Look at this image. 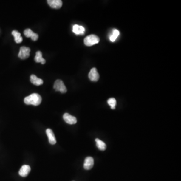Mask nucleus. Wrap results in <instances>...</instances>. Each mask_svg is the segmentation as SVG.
I'll return each mask as SVG.
<instances>
[{"label":"nucleus","instance_id":"nucleus-8","mask_svg":"<svg viewBox=\"0 0 181 181\" xmlns=\"http://www.w3.org/2000/svg\"><path fill=\"white\" fill-rule=\"evenodd\" d=\"M24 35L27 38L31 37L33 41H36L38 39V35L33 32L30 29H26L24 31Z\"/></svg>","mask_w":181,"mask_h":181},{"label":"nucleus","instance_id":"nucleus-5","mask_svg":"<svg viewBox=\"0 0 181 181\" xmlns=\"http://www.w3.org/2000/svg\"><path fill=\"white\" fill-rule=\"evenodd\" d=\"M99 74L96 68H93L91 69L89 74V78L93 82H97L99 79Z\"/></svg>","mask_w":181,"mask_h":181},{"label":"nucleus","instance_id":"nucleus-10","mask_svg":"<svg viewBox=\"0 0 181 181\" xmlns=\"http://www.w3.org/2000/svg\"><path fill=\"white\" fill-rule=\"evenodd\" d=\"M46 133H47V136L48 138L49 143L52 145L55 144L56 143V138H55V134L52 132V130H51V129L48 128L46 130Z\"/></svg>","mask_w":181,"mask_h":181},{"label":"nucleus","instance_id":"nucleus-12","mask_svg":"<svg viewBox=\"0 0 181 181\" xmlns=\"http://www.w3.org/2000/svg\"><path fill=\"white\" fill-rule=\"evenodd\" d=\"M72 31L76 35H83L85 33V29L82 26L75 25L72 28Z\"/></svg>","mask_w":181,"mask_h":181},{"label":"nucleus","instance_id":"nucleus-16","mask_svg":"<svg viewBox=\"0 0 181 181\" xmlns=\"http://www.w3.org/2000/svg\"><path fill=\"white\" fill-rule=\"evenodd\" d=\"M95 141L96 142V146L98 149L101 151H104L106 149V145L103 141L98 138H96Z\"/></svg>","mask_w":181,"mask_h":181},{"label":"nucleus","instance_id":"nucleus-18","mask_svg":"<svg viewBox=\"0 0 181 181\" xmlns=\"http://www.w3.org/2000/svg\"><path fill=\"white\" fill-rule=\"evenodd\" d=\"M108 104L110 105L111 108L112 109H115L116 105V100L114 98H110L107 101Z\"/></svg>","mask_w":181,"mask_h":181},{"label":"nucleus","instance_id":"nucleus-15","mask_svg":"<svg viewBox=\"0 0 181 181\" xmlns=\"http://www.w3.org/2000/svg\"><path fill=\"white\" fill-rule=\"evenodd\" d=\"M12 34L14 37L15 41L17 44H20L23 41L22 37L21 36V34L16 30H13L12 32Z\"/></svg>","mask_w":181,"mask_h":181},{"label":"nucleus","instance_id":"nucleus-9","mask_svg":"<svg viewBox=\"0 0 181 181\" xmlns=\"http://www.w3.org/2000/svg\"><path fill=\"white\" fill-rule=\"evenodd\" d=\"M47 2L50 7L54 9H59L63 6L61 0H48Z\"/></svg>","mask_w":181,"mask_h":181},{"label":"nucleus","instance_id":"nucleus-6","mask_svg":"<svg viewBox=\"0 0 181 181\" xmlns=\"http://www.w3.org/2000/svg\"><path fill=\"white\" fill-rule=\"evenodd\" d=\"M63 119L66 123L69 124H75L77 122V118L69 113H64L63 115Z\"/></svg>","mask_w":181,"mask_h":181},{"label":"nucleus","instance_id":"nucleus-14","mask_svg":"<svg viewBox=\"0 0 181 181\" xmlns=\"http://www.w3.org/2000/svg\"><path fill=\"white\" fill-rule=\"evenodd\" d=\"M34 61L36 63H40L42 64H45L46 63V61L42 57V53L40 51L36 52L35 56L34 58Z\"/></svg>","mask_w":181,"mask_h":181},{"label":"nucleus","instance_id":"nucleus-2","mask_svg":"<svg viewBox=\"0 0 181 181\" xmlns=\"http://www.w3.org/2000/svg\"><path fill=\"white\" fill-rule=\"evenodd\" d=\"M99 41V37L94 34L88 36L84 39V44L87 47H91L92 45L98 44Z\"/></svg>","mask_w":181,"mask_h":181},{"label":"nucleus","instance_id":"nucleus-1","mask_svg":"<svg viewBox=\"0 0 181 181\" xmlns=\"http://www.w3.org/2000/svg\"><path fill=\"white\" fill-rule=\"evenodd\" d=\"M42 102L41 97L40 95L33 93L24 98V103L26 104L32 105L34 106H38Z\"/></svg>","mask_w":181,"mask_h":181},{"label":"nucleus","instance_id":"nucleus-4","mask_svg":"<svg viewBox=\"0 0 181 181\" xmlns=\"http://www.w3.org/2000/svg\"><path fill=\"white\" fill-rule=\"evenodd\" d=\"M30 48L28 47H22L20 49L18 57L22 59H27L30 56Z\"/></svg>","mask_w":181,"mask_h":181},{"label":"nucleus","instance_id":"nucleus-7","mask_svg":"<svg viewBox=\"0 0 181 181\" xmlns=\"http://www.w3.org/2000/svg\"><path fill=\"white\" fill-rule=\"evenodd\" d=\"M94 164V161L93 157H88L85 159V162L83 164V168L85 170H91Z\"/></svg>","mask_w":181,"mask_h":181},{"label":"nucleus","instance_id":"nucleus-13","mask_svg":"<svg viewBox=\"0 0 181 181\" xmlns=\"http://www.w3.org/2000/svg\"><path fill=\"white\" fill-rule=\"evenodd\" d=\"M30 82L35 86H40L44 83V81L42 79L37 78L35 75H32L30 76Z\"/></svg>","mask_w":181,"mask_h":181},{"label":"nucleus","instance_id":"nucleus-11","mask_svg":"<svg viewBox=\"0 0 181 181\" xmlns=\"http://www.w3.org/2000/svg\"><path fill=\"white\" fill-rule=\"evenodd\" d=\"M31 171L30 167L28 165H23L19 171L20 176L23 177H26L29 174Z\"/></svg>","mask_w":181,"mask_h":181},{"label":"nucleus","instance_id":"nucleus-17","mask_svg":"<svg viewBox=\"0 0 181 181\" xmlns=\"http://www.w3.org/2000/svg\"><path fill=\"white\" fill-rule=\"evenodd\" d=\"M119 35V31L117 29H114L113 31L112 35H111L110 37V40L111 41H115Z\"/></svg>","mask_w":181,"mask_h":181},{"label":"nucleus","instance_id":"nucleus-3","mask_svg":"<svg viewBox=\"0 0 181 181\" xmlns=\"http://www.w3.org/2000/svg\"><path fill=\"white\" fill-rule=\"evenodd\" d=\"M53 88L56 91H59L61 93H66L67 92V89L64 85L63 81L57 80L55 82L53 86Z\"/></svg>","mask_w":181,"mask_h":181}]
</instances>
